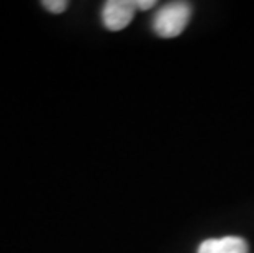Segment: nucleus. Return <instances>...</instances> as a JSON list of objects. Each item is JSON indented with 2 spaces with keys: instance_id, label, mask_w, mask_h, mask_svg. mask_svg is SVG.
<instances>
[{
  "instance_id": "4",
  "label": "nucleus",
  "mask_w": 254,
  "mask_h": 253,
  "mask_svg": "<svg viewBox=\"0 0 254 253\" xmlns=\"http://www.w3.org/2000/svg\"><path fill=\"white\" fill-rule=\"evenodd\" d=\"M43 7L51 13H61L67 8V2L66 0H45Z\"/></svg>"
},
{
  "instance_id": "5",
  "label": "nucleus",
  "mask_w": 254,
  "mask_h": 253,
  "mask_svg": "<svg viewBox=\"0 0 254 253\" xmlns=\"http://www.w3.org/2000/svg\"><path fill=\"white\" fill-rule=\"evenodd\" d=\"M134 3H136V8L139 10H148L156 5L154 0H134Z\"/></svg>"
},
{
  "instance_id": "1",
  "label": "nucleus",
  "mask_w": 254,
  "mask_h": 253,
  "mask_svg": "<svg viewBox=\"0 0 254 253\" xmlns=\"http://www.w3.org/2000/svg\"><path fill=\"white\" fill-rule=\"evenodd\" d=\"M192 7L187 2H171L154 15L153 28L163 38H174L179 36L190 20Z\"/></svg>"
},
{
  "instance_id": "2",
  "label": "nucleus",
  "mask_w": 254,
  "mask_h": 253,
  "mask_svg": "<svg viewBox=\"0 0 254 253\" xmlns=\"http://www.w3.org/2000/svg\"><path fill=\"white\" fill-rule=\"evenodd\" d=\"M136 12L134 0H109L102 10V20L105 28L110 31H120L131 23Z\"/></svg>"
},
{
  "instance_id": "3",
  "label": "nucleus",
  "mask_w": 254,
  "mask_h": 253,
  "mask_svg": "<svg viewBox=\"0 0 254 253\" xmlns=\"http://www.w3.org/2000/svg\"><path fill=\"white\" fill-rule=\"evenodd\" d=\"M198 253H248V244L241 237L208 239L200 244Z\"/></svg>"
}]
</instances>
